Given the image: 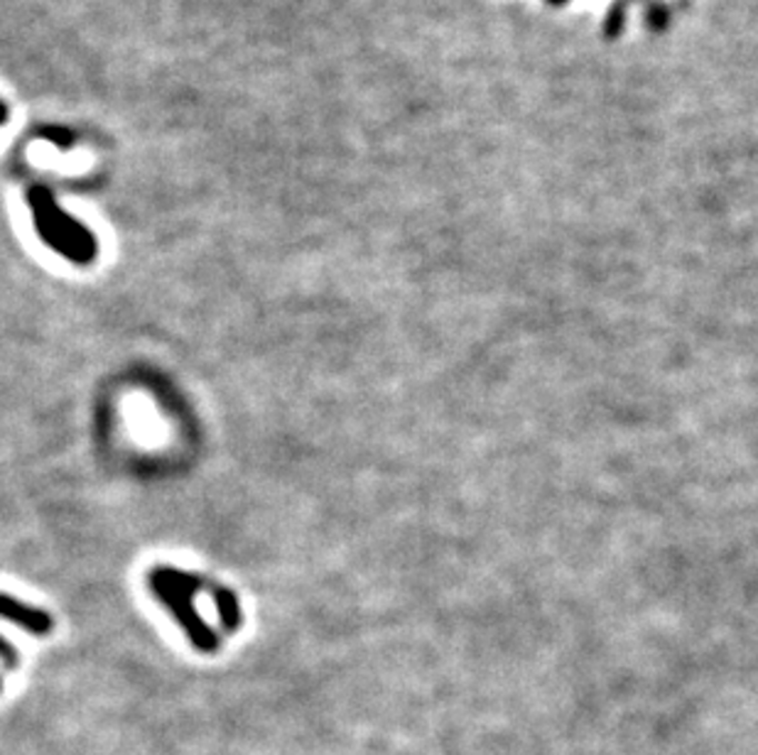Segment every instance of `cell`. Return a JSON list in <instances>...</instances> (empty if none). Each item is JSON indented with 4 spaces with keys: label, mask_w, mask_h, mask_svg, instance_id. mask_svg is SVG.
Masks as SVG:
<instances>
[{
    "label": "cell",
    "mask_w": 758,
    "mask_h": 755,
    "mask_svg": "<svg viewBox=\"0 0 758 755\" xmlns=\"http://www.w3.org/2000/svg\"><path fill=\"white\" fill-rule=\"evenodd\" d=\"M555 3H562V0H555Z\"/></svg>",
    "instance_id": "2"
},
{
    "label": "cell",
    "mask_w": 758,
    "mask_h": 755,
    "mask_svg": "<svg viewBox=\"0 0 758 755\" xmlns=\"http://www.w3.org/2000/svg\"><path fill=\"white\" fill-rule=\"evenodd\" d=\"M3 606H6V616H8L10 621L20 623L22 628L34 631V633H42V631L50 628V621H47V616H44L42 611H34V608L22 606V604H18V601H16L13 596H6Z\"/></svg>",
    "instance_id": "1"
}]
</instances>
